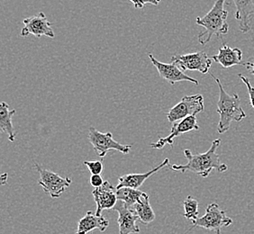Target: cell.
I'll use <instances>...</instances> for the list:
<instances>
[{
  "instance_id": "9",
  "label": "cell",
  "mask_w": 254,
  "mask_h": 234,
  "mask_svg": "<svg viewBox=\"0 0 254 234\" xmlns=\"http://www.w3.org/2000/svg\"><path fill=\"white\" fill-rule=\"evenodd\" d=\"M23 23L25 26L21 30L22 37H27L29 35H34L37 38L42 36H47L50 38L55 37L54 30L52 28V24L43 12H40L38 15L25 18Z\"/></svg>"
},
{
  "instance_id": "14",
  "label": "cell",
  "mask_w": 254,
  "mask_h": 234,
  "mask_svg": "<svg viewBox=\"0 0 254 234\" xmlns=\"http://www.w3.org/2000/svg\"><path fill=\"white\" fill-rule=\"evenodd\" d=\"M169 165H170V160L165 159L160 165H158L156 168L152 169V171H148L146 173L127 174V175L122 176L118 178V185H117V189L122 188V187H131V188L138 189L140 186H142V184L150 176L156 174L158 171H161V169H163L164 167L169 166Z\"/></svg>"
},
{
  "instance_id": "19",
  "label": "cell",
  "mask_w": 254,
  "mask_h": 234,
  "mask_svg": "<svg viewBox=\"0 0 254 234\" xmlns=\"http://www.w3.org/2000/svg\"><path fill=\"white\" fill-rule=\"evenodd\" d=\"M132 209L135 211L138 218L144 225H149L155 220V214L150 204L149 195L146 193H144L141 199L132 206Z\"/></svg>"
},
{
  "instance_id": "8",
  "label": "cell",
  "mask_w": 254,
  "mask_h": 234,
  "mask_svg": "<svg viewBox=\"0 0 254 234\" xmlns=\"http://www.w3.org/2000/svg\"><path fill=\"white\" fill-rule=\"evenodd\" d=\"M171 61L176 64L182 71L192 70L198 71L202 74L208 73L212 66V59L205 52H197L184 55H173Z\"/></svg>"
},
{
  "instance_id": "1",
  "label": "cell",
  "mask_w": 254,
  "mask_h": 234,
  "mask_svg": "<svg viewBox=\"0 0 254 234\" xmlns=\"http://www.w3.org/2000/svg\"><path fill=\"white\" fill-rule=\"evenodd\" d=\"M220 139H216L212 142L209 150L205 153L192 154L190 150H185L184 155L186 157L187 162L184 165H169L171 171H179L185 173L191 171L201 177H207L211 172L215 170L218 172H225L228 170V166L221 163L220 158L217 154V149L220 146Z\"/></svg>"
},
{
  "instance_id": "4",
  "label": "cell",
  "mask_w": 254,
  "mask_h": 234,
  "mask_svg": "<svg viewBox=\"0 0 254 234\" xmlns=\"http://www.w3.org/2000/svg\"><path fill=\"white\" fill-rule=\"evenodd\" d=\"M232 224L233 220L226 215L225 211L220 209L216 203H212L207 205L205 215L192 222V227L187 233L195 227H201L203 229L213 231L215 234H221V230L228 227Z\"/></svg>"
},
{
  "instance_id": "11",
  "label": "cell",
  "mask_w": 254,
  "mask_h": 234,
  "mask_svg": "<svg viewBox=\"0 0 254 234\" xmlns=\"http://www.w3.org/2000/svg\"><path fill=\"white\" fill-rule=\"evenodd\" d=\"M148 56L151 59L152 65L157 68L160 77L166 80L167 82L174 85L177 82L188 81L195 85H199L198 80L187 76L184 71H182L176 64L173 62L170 64L163 63L161 61H159L152 54H148Z\"/></svg>"
},
{
  "instance_id": "7",
  "label": "cell",
  "mask_w": 254,
  "mask_h": 234,
  "mask_svg": "<svg viewBox=\"0 0 254 234\" xmlns=\"http://www.w3.org/2000/svg\"><path fill=\"white\" fill-rule=\"evenodd\" d=\"M34 168L39 173V185L52 198L60 197L71 184L70 178L63 177L54 172L44 170L38 163H34Z\"/></svg>"
},
{
  "instance_id": "24",
  "label": "cell",
  "mask_w": 254,
  "mask_h": 234,
  "mask_svg": "<svg viewBox=\"0 0 254 234\" xmlns=\"http://www.w3.org/2000/svg\"><path fill=\"white\" fill-rule=\"evenodd\" d=\"M130 1L133 4L134 7L138 9H142L144 7V5H158L161 3V0H130Z\"/></svg>"
},
{
  "instance_id": "20",
  "label": "cell",
  "mask_w": 254,
  "mask_h": 234,
  "mask_svg": "<svg viewBox=\"0 0 254 234\" xmlns=\"http://www.w3.org/2000/svg\"><path fill=\"white\" fill-rule=\"evenodd\" d=\"M117 195L118 201H122L126 205L132 207L144 195V192L131 187H122L118 189Z\"/></svg>"
},
{
  "instance_id": "18",
  "label": "cell",
  "mask_w": 254,
  "mask_h": 234,
  "mask_svg": "<svg viewBox=\"0 0 254 234\" xmlns=\"http://www.w3.org/2000/svg\"><path fill=\"white\" fill-rule=\"evenodd\" d=\"M15 114V110H10L8 104L5 102L0 104V128L2 132L6 133L11 142H15L16 137L12 122V117Z\"/></svg>"
},
{
  "instance_id": "26",
  "label": "cell",
  "mask_w": 254,
  "mask_h": 234,
  "mask_svg": "<svg viewBox=\"0 0 254 234\" xmlns=\"http://www.w3.org/2000/svg\"><path fill=\"white\" fill-rule=\"evenodd\" d=\"M244 66L247 68L250 73L253 74L254 76V55L252 56L245 63H244Z\"/></svg>"
},
{
  "instance_id": "10",
  "label": "cell",
  "mask_w": 254,
  "mask_h": 234,
  "mask_svg": "<svg viewBox=\"0 0 254 234\" xmlns=\"http://www.w3.org/2000/svg\"><path fill=\"white\" fill-rule=\"evenodd\" d=\"M198 130H199V125L196 121V117H187L183 120L172 123L170 134L164 138H160L156 142L152 143L151 147L157 150L163 149L166 144H169L172 147L174 143V139L177 137H180L181 135L193 132V131H198Z\"/></svg>"
},
{
  "instance_id": "23",
  "label": "cell",
  "mask_w": 254,
  "mask_h": 234,
  "mask_svg": "<svg viewBox=\"0 0 254 234\" xmlns=\"http://www.w3.org/2000/svg\"><path fill=\"white\" fill-rule=\"evenodd\" d=\"M238 76H239V78L242 79V81L245 84V86L247 88V91H248V94H249L250 104H251V106L253 107V108H254V88L252 86L251 82H250L249 78L245 77L243 74H238Z\"/></svg>"
},
{
  "instance_id": "6",
  "label": "cell",
  "mask_w": 254,
  "mask_h": 234,
  "mask_svg": "<svg viewBox=\"0 0 254 234\" xmlns=\"http://www.w3.org/2000/svg\"><path fill=\"white\" fill-rule=\"evenodd\" d=\"M204 98L200 94L186 96L178 103L175 107L167 113V118L171 123L179 122L189 117H195L197 114L204 112Z\"/></svg>"
},
{
  "instance_id": "22",
  "label": "cell",
  "mask_w": 254,
  "mask_h": 234,
  "mask_svg": "<svg viewBox=\"0 0 254 234\" xmlns=\"http://www.w3.org/2000/svg\"><path fill=\"white\" fill-rule=\"evenodd\" d=\"M83 163L84 165L88 168L91 175H101L102 174L103 170H104L102 161H85Z\"/></svg>"
},
{
  "instance_id": "5",
  "label": "cell",
  "mask_w": 254,
  "mask_h": 234,
  "mask_svg": "<svg viewBox=\"0 0 254 234\" xmlns=\"http://www.w3.org/2000/svg\"><path fill=\"white\" fill-rule=\"evenodd\" d=\"M88 137L93 146L94 151L100 158L106 156L109 151H119L123 154H128L132 149V145H124L117 142L113 138L112 132L103 133L93 126L88 128Z\"/></svg>"
},
{
  "instance_id": "16",
  "label": "cell",
  "mask_w": 254,
  "mask_h": 234,
  "mask_svg": "<svg viewBox=\"0 0 254 234\" xmlns=\"http://www.w3.org/2000/svg\"><path fill=\"white\" fill-rule=\"evenodd\" d=\"M109 222L104 216H98L93 212L88 211L83 218L78 221V229L76 234H88L94 230H98L104 233L108 229Z\"/></svg>"
},
{
  "instance_id": "13",
  "label": "cell",
  "mask_w": 254,
  "mask_h": 234,
  "mask_svg": "<svg viewBox=\"0 0 254 234\" xmlns=\"http://www.w3.org/2000/svg\"><path fill=\"white\" fill-rule=\"evenodd\" d=\"M117 191V187H114L108 181H105L100 187L94 188L92 195L97 205L96 215L101 216L103 210L113 209L116 206L118 202Z\"/></svg>"
},
{
  "instance_id": "2",
  "label": "cell",
  "mask_w": 254,
  "mask_h": 234,
  "mask_svg": "<svg viewBox=\"0 0 254 234\" xmlns=\"http://www.w3.org/2000/svg\"><path fill=\"white\" fill-rule=\"evenodd\" d=\"M226 0H216L210 11L203 17H196L195 24L205 28V31L198 34V42L205 45L210 42L213 36L222 39V36L229 31L227 23L228 11L225 9Z\"/></svg>"
},
{
  "instance_id": "3",
  "label": "cell",
  "mask_w": 254,
  "mask_h": 234,
  "mask_svg": "<svg viewBox=\"0 0 254 234\" xmlns=\"http://www.w3.org/2000/svg\"><path fill=\"white\" fill-rule=\"evenodd\" d=\"M211 77L214 78L218 88H219V100L217 102V113L220 116V120L217 126V132L224 134L231 127L233 122H241L246 117L244 109L241 106V99L237 94L233 96L226 92L220 79L211 74Z\"/></svg>"
},
{
  "instance_id": "12",
  "label": "cell",
  "mask_w": 254,
  "mask_h": 234,
  "mask_svg": "<svg viewBox=\"0 0 254 234\" xmlns=\"http://www.w3.org/2000/svg\"><path fill=\"white\" fill-rule=\"evenodd\" d=\"M114 210L118 213V224L120 234H137L141 232L136 225L139 218L132 207L126 205L122 201H118Z\"/></svg>"
},
{
  "instance_id": "25",
  "label": "cell",
  "mask_w": 254,
  "mask_h": 234,
  "mask_svg": "<svg viewBox=\"0 0 254 234\" xmlns=\"http://www.w3.org/2000/svg\"><path fill=\"white\" fill-rule=\"evenodd\" d=\"M105 183L103 180V177L101 175H92L90 177V185L93 186L94 188L100 187L101 185Z\"/></svg>"
},
{
  "instance_id": "21",
  "label": "cell",
  "mask_w": 254,
  "mask_h": 234,
  "mask_svg": "<svg viewBox=\"0 0 254 234\" xmlns=\"http://www.w3.org/2000/svg\"><path fill=\"white\" fill-rule=\"evenodd\" d=\"M184 217L192 222L198 218V202L193 196L189 195L183 202Z\"/></svg>"
},
{
  "instance_id": "15",
  "label": "cell",
  "mask_w": 254,
  "mask_h": 234,
  "mask_svg": "<svg viewBox=\"0 0 254 234\" xmlns=\"http://www.w3.org/2000/svg\"><path fill=\"white\" fill-rule=\"evenodd\" d=\"M236 6L235 19L239 22V29L247 34L252 29V18L254 15V0H234Z\"/></svg>"
},
{
  "instance_id": "27",
  "label": "cell",
  "mask_w": 254,
  "mask_h": 234,
  "mask_svg": "<svg viewBox=\"0 0 254 234\" xmlns=\"http://www.w3.org/2000/svg\"><path fill=\"white\" fill-rule=\"evenodd\" d=\"M6 180H7V174H4V175L1 176V183H2V185H5V183H6Z\"/></svg>"
},
{
  "instance_id": "17",
  "label": "cell",
  "mask_w": 254,
  "mask_h": 234,
  "mask_svg": "<svg viewBox=\"0 0 254 234\" xmlns=\"http://www.w3.org/2000/svg\"><path fill=\"white\" fill-rule=\"evenodd\" d=\"M212 59L220 64L224 68H229L236 65H244L242 62L243 52L239 48H231L225 44L219 49L218 54L212 57Z\"/></svg>"
}]
</instances>
